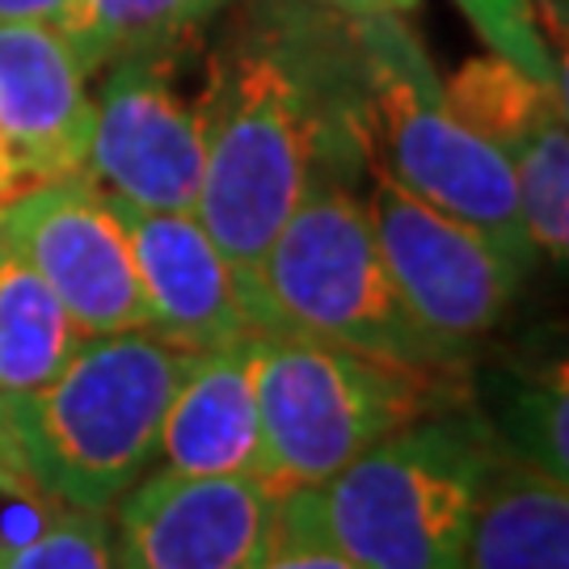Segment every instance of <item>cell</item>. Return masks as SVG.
<instances>
[{
	"label": "cell",
	"mask_w": 569,
	"mask_h": 569,
	"mask_svg": "<svg viewBox=\"0 0 569 569\" xmlns=\"http://www.w3.org/2000/svg\"><path fill=\"white\" fill-rule=\"evenodd\" d=\"M498 448L468 409L385 435L342 472L287 489L283 545H317L359 569H468L481 477Z\"/></svg>",
	"instance_id": "cell-3"
},
{
	"label": "cell",
	"mask_w": 569,
	"mask_h": 569,
	"mask_svg": "<svg viewBox=\"0 0 569 569\" xmlns=\"http://www.w3.org/2000/svg\"><path fill=\"white\" fill-rule=\"evenodd\" d=\"M119 216L131 237L152 333L186 350L253 338L241 283L194 211H140L119 203Z\"/></svg>",
	"instance_id": "cell-12"
},
{
	"label": "cell",
	"mask_w": 569,
	"mask_h": 569,
	"mask_svg": "<svg viewBox=\"0 0 569 569\" xmlns=\"http://www.w3.org/2000/svg\"><path fill=\"white\" fill-rule=\"evenodd\" d=\"M443 102L472 136L493 143L510 157L536 131V122L549 110L566 106V84H549L528 77L502 56H468L451 81L443 84Z\"/></svg>",
	"instance_id": "cell-17"
},
{
	"label": "cell",
	"mask_w": 569,
	"mask_h": 569,
	"mask_svg": "<svg viewBox=\"0 0 569 569\" xmlns=\"http://www.w3.org/2000/svg\"><path fill=\"white\" fill-rule=\"evenodd\" d=\"M468 569H569L566 481L498 443L481 477Z\"/></svg>",
	"instance_id": "cell-14"
},
{
	"label": "cell",
	"mask_w": 569,
	"mask_h": 569,
	"mask_svg": "<svg viewBox=\"0 0 569 569\" xmlns=\"http://www.w3.org/2000/svg\"><path fill=\"white\" fill-rule=\"evenodd\" d=\"M528 4L531 21H536V30H540V39L545 42H557V51H561V42H566V30H569V0H523Z\"/></svg>",
	"instance_id": "cell-23"
},
{
	"label": "cell",
	"mask_w": 569,
	"mask_h": 569,
	"mask_svg": "<svg viewBox=\"0 0 569 569\" xmlns=\"http://www.w3.org/2000/svg\"><path fill=\"white\" fill-rule=\"evenodd\" d=\"M350 30L367 72L376 169L422 203L477 228L519 274H528L540 253L519 216L510 161L448 110L443 81L406 18H350Z\"/></svg>",
	"instance_id": "cell-5"
},
{
	"label": "cell",
	"mask_w": 569,
	"mask_h": 569,
	"mask_svg": "<svg viewBox=\"0 0 569 569\" xmlns=\"http://www.w3.org/2000/svg\"><path fill=\"white\" fill-rule=\"evenodd\" d=\"M190 39L152 42L98 68L84 173L140 211H194L207 161V84L190 89Z\"/></svg>",
	"instance_id": "cell-7"
},
{
	"label": "cell",
	"mask_w": 569,
	"mask_h": 569,
	"mask_svg": "<svg viewBox=\"0 0 569 569\" xmlns=\"http://www.w3.org/2000/svg\"><path fill=\"white\" fill-rule=\"evenodd\" d=\"M0 241L56 291L81 333L148 329V300L119 203L89 173L13 194L0 211Z\"/></svg>",
	"instance_id": "cell-9"
},
{
	"label": "cell",
	"mask_w": 569,
	"mask_h": 569,
	"mask_svg": "<svg viewBox=\"0 0 569 569\" xmlns=\"http://www.w3.org/2000/svg\"><path fill=\"white\" fill-rule=\"evenodd\" d=\"M253 380L270 481L308 489L385 435L460 401V380L367 359L296 333H253Z\"/></svg>",
	"instance_id": "cell-6"
},
{
	"label": "cell",
	"mask_w": 569,
	"mask_h": 569,
	"mask_svg": "<svg viewBox=\"0 0 569 569\" xmlns=\"http://www.w3.org/2000/svg\"><path fill=\"white\" fill-rule=\"evenodd\" d=\"M355 182L359 178H321L308 186L241 283L253 333H296L422 376L460 380L465 363L409 317Z\"/></svg>",
	"instance_id": "cell-4"
},
{
	"label": "cell",
	"mask_w": 569,
	"mask_h": 569,
	"mask_svg": "<svg viewBox=\"0 0 569 569\" xmlns=\"http://www.w3.org/2000/svg\"><path fill=\"white\" fill-rule=\"evenodd\" d=\"M258 569H359V566H350L346 557L317 549V545H279Z\"/></svg>",
	"instance_id": "cell-22"
},
{
	"label": "cell",
	"mask_w": 569,
	"mask_h": 569,
	"mask_svg": "<svg viewBox=\"0 0 569 569\" xmlns=\"http://www.w3.org/2000/svg\"><path fill=\"white\" fill-rule=\"evenodd\" d=\"M515 173V199L531 237V249L566 266L569 253V131L566 106L549 110L528 140L507 157Z\"/></svg>",
	"instance_id": "cell-18"
},
{
	"label": "cell",
	"mask_w": 569,
	"mask_h": 569,
	"mask_svg": "<svg viewBox=\"0 0 569 569\" xmlns=\"http://www.w3.org/2000/svg\"><path fill=\"white\" fill-rule=\"evenodd\" d=\"M81 338L56 291L0 241V392L47 385Z\"/></svg>",
	"instance_id": "cell-15"
},
{
	"label": "cell",
	"mask_w": 569,
	"mask_h": 569,
	"mask_svg": "<svg viewBox=\"0 0 569 569\" xmlns=\"http://www.w3.org/2000/svg\"><path fill=\"white\" fill-rule=\"evenodd\" d=\"M13 194H21V186H18V173H13L9 157H4V143H0V211H4V203H9Z\"/></svg>",
	"instance_id": "cell-26"
},
{
	"label": "cell",
	"mask_w": 569,
	"mask_h": 569,
	"mask_svg": "<svg viewBox=\"0 0 569 569\" xmlns=\"http://www.w3.org/2000/svg\"><path fill=\"white\" fill-rule=\"evenodd\" d=\"M456 9L486 39V47L493 56H502L515 68H523L536 81L566 84L561 56L540 39V30H536V21H531L523 0H456Z\"/></svg>",
	"instance_id": "cell-21"
},
{
	"label": "cell",
	"mask_w": 569,
	"mask_h": 569,
	"mask_svg": "<svg viewBox=\"0 0 569 569\" xmlns=\"http://www.w3.org/2000/svg\"><path fill=\"white\" fill-rule=\"evenodd\" d=\"M287 489L161 468L119 502L114 569H258L283 545Z\"/></svg>",
	"instance_id": "cell-10"
},
{
	"label": "cell",
	"mask_w": 569,
	"mask_h": 569,
	"mask_svg": "<svg viewBox=\"0 0 569 569\" xmlns=\"http://www.w3.org/2000/svg\"><path fill=\"white\" fill-rule=\"evenodd\" d=\"M0 569H114L110 523L98 510L60 507L30 540L0 549Z\"/></svg>",
	"instance_id": "cell-20"
},
{
	"label": "cell",
	"mask_w": 569,
	"mask_h": 569,
	"mask_svg": "<svg viewBox=\"0 0 569 569\" xmlns=\"http://www.w3.org/2000/svg\"><path fill=\"white\" fill-rule=\"evenodd\" d=\"M157 456H164V468L173 472L270 481L253 380V338L194 350L164 406Z\"/></svg>",
	"instance_id": "cell-13"
},
{
	"label": "cell",
	"mask_w": 569,
	"mask_h": 569,
	"mask_svg": "<svg viewBox=\"0 0 569 569\" xmlns=\"http://www.w3.org/2000/svg\"><path fill=\"white\" fill-rule=\"evenodd\" d=\"M190 359L152 329L81 342L47 385L0 392V468L51 507L106 515L157 460Z\"/></svg>",
	"instance_id": "cell-2"
},
{
	"label": "cell",
	"mask_w": 569,
	"mask_h": 569,
	"mask_svg": "<svg viewBox=\"0 0 569 569\" xmlns=\"http://www.w3.org/2000/svg\"><path fill=\"white\" fill-rule=\"evenodd\" d=\"M329 13H342V18H380V13H392V18H406L418 9V0H317Z\"/></svg>",
	"instance_id": "cell-24"
},
{
	"label": "cell",
	"mask_w": 569,
	"mask_h": 569,
	"mask_svg": "<svg viewBox=\"0 0 569 569\" xmlns=\"http://www.w3.org/2000/svg\"><path fill=\"white\" fill-rule=\"evenodd\" d=\"M232 4L237 0H63L51 26L93 77L114 56H127L136 47L194 34Z\"/></svg>",
	"instance_id": "cell-16"
},
{
	"label": "cell",
	"mask_w": 569,
	"mask_h": 569,
	"mask_svg": "<svg viewBox=\"0 0 569 569\" xmlns=\"http://www.w3.org/2000/svg\"><path fill=\"white\" fill-rule=\"evenodd\" d=\"M367 224L385 258L409 317L448 350L456 363H472L481 338L502 326L515 291L528 274L448 211L422 203L376 169L367 190Z\"/></svg>",
	"instance_id": "cell-8"
},
{
	"label": "cell",
	"mask_w": 569,
	"mask_h": 569,
	"mask_svg": "<svg viewBox=\"0 0 569 569\" xmlns=\"http://www.w3.org/2000/svg\"><path fill=\"white\" fill-rule=\"evenodd\" d=\"M63 0H0V21L9 18H39V21H51L60 13Z\"/></svg>",
	"instance_id": "cell-25"
},
{
	"label": "cell",
	"mask_w": 569,
	"mask_h": 569,
	"mask_svg": "<svg viewBox=\"0 0 569 569\" xmlns=\"http://www.w3.org/2000/svg\"><path fill=\"white\" fill-rule=\"evenodd\" d=\"M566 367L561 359L536 376H523L510 397V451L528 456L552 477H569V435H566Z\"/></svg>",
	"instance_id": "cell-19"
},
{
	"label": "cell",
	"mask_w": 569,
	"mask_h": 569,
	"mask_svg": "<svg viewBox=\"0 0 569 569\" xmlns=\"http://www.w3.org/2000/svg\"><path fill=\"white\" fill-rule=\"evenodd\" d=\"M0 486H21V481H18V477H9V472L0 468Z\"/></svg>",
	"instance_id": "cell-27"
},
{
	"label": "cell",
	"mask_w": 569,
	"mask_h": 569,
	"mask_svg": "<svg viewBox=\"0 0 569 569\" xmlns=\"http://www.w3.org/2000/svg\"><path fill=\"white\" fill-rule=\"evenodd\" d=\"M237 4L203 68L207 161L194 216L244 283L308 186L371 169V106L350 18L317 0Z\"/></svg>",
	"instance_id": "cell-1"
},
{
	"label": "cell",
	"mask_w": 569,
	"mask_h": 569,
	"mask_svg": "<svg viewBox=\"0 0 569 569\" xmlns=\"http://www.w3.org/2000/svg\"><path fill=\"white\" fill-rule=\"evenodd\" d=\"M93 140L89 72L39 18L0 21V143L18 186L84 173Z\"/></svg>",
	"instance_id": "cell-11"
}]
</instances>
